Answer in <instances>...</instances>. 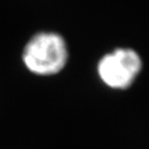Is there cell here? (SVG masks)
Instances as JSON below:
<instances>
[{
	"instance_id": "1",
	"label": "cell",
	"mask_w": 149,
	"mask_h": 149,
	"mask_svg": "<svg viewBox=\"0 0 149 149\" xmlns=\"http://www.w3.org/2000/svg\"><path fill=\"white\" fill-rule=\"evenodd\" d=\"M68 59V47L59 34L40 30L24 45L21 62L24 70L35 77H50L60 72Z\"/></svg>"
},
{
	"instance_id": "2",
	"label": "cell",
	"mask_w": 149,
	"mask_h": 149,
	"mask_svg": "<svg viewBox=\"0 0 149 149\" xmlns=\"http://www.w3.org/2000/svg\"><path fill=\"white\" fill-rule=\"evenodd\" d=\"M142 65V59L137 52L120 48L102 56L97 64V74L109 88L125 90L136 81Z\"/></svg>"
}]
</instances>
